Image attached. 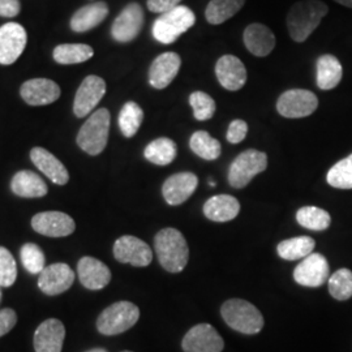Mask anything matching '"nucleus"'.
<instances>
[{"mask_svg": "<svg viewBox=\"0 0 352 352\" xmlns=\"http://www.w3.org/2000/svg\"><path fill=\"white\" fill-rule=\"evenodd\" d=\"M17 278V265L11 252L0 247V287H11Z\"/></svg>", "mask_w": 352, "mask_h": 352, "instance_id": "40", "label": "nucleus"}, {"mask_svg": "<svg viewBox=\"0 0 352 352\" xmlns=\"http://www.w3.org/2000/svg\"><path fill=\"white\" fill-rule=\"evenodd\" d=\"M244 45L254 56H267L276 47V36L273 32L263 24L254 23L247 26L243 34Z\"/></svg>", "mask_w": 352, "mask_h": 352, "instance_id": "23", "label": "nucleus"}, {"mask_svg": "<svg viewBox=\"0 0 352 352\" xmlns=\"http://www.w3.org/2000/svg\"><path fill=\"white\" fill-rule=\"evenodd\" d=\"M221 315L228 327L241 334L253 336L263 330L264 317L250 302L243 299L227 300L221 308Z\"/></svg>", "mask_w": 352, "mask_h": 352, "instance_id": "3", "label": "nucleus"}, {"mask_svg": "<svg viewBox=\"0 0 352 352\" xmlns=\"http://www.w3.org/2000/svg\"><path fill=\"white\" fill-rule=\"evenodd\" d=\"M334 1L340 3V4H342V6H344V7H349V8H352V0H334Z\"/></svg>", "mask_w": 352, "mask_h": 352, "instance_id": "45", "label": "nucleus"}, {"mask_svg": "<svg viewBox=\"0 0 352 352\" xmlns=\"http://www.w3.org/2000/svg\"><path fill=\"white\" fill-rule=\"evenodd\" d=\"M180 1L182 0H148V8L151 12L162 14L179 7Z\"/></svg>", "mask_w": 352, "mask_h": 352, "instance_id": "43", "label": "nucleus"}, {"mask_svg": "<svg viewBox=\"0 0 352 352\" xmlns=\"http://www.w3.org/2000/svg\"><path fill=\"white\" fill-rule=\"evenodd\" d=\"M30 160L36 164L38 170L50 179L52 183L58 186H64L69 180V174L64 166L55 155L43 148H33L30 151Z\"/></svg>", "mask_w": 352, "mask_h": 352, "instance_id": "24", "label": "nucleus"}, {"mask_svg": "<svg viewBox=\"0 0 352 352\" xmlns=\"http://www.w3.org/2000/svg\"><path fill=\"white\" fill-rule=\"evenodd\" d=\"M318 98L315 93L305 89H291L285 91L277 102L278 113L283 118L300 119L315 113Z\"/></svg>", "mask_w": 352, "mask_h": 352, "instance_id": "8", "label": "nucleus"}, {"mask_svg": "<svg viewBox=\"0 0 352 352\" xmlns=\"http://www.w3.org/2000/svg\"><path fill=\"white\" fill-rule=\"evenodd\" d=\"M144 120V111L136 102H126L119 113V128L126 139L133 138Z\"/></svg>", "mask_w": 352, "mask_h": 352, "instance_id": "34", "label": "nucleus"}, {"mask_svg": "<svg viewBox=\"0 0 352 352\" xmlns=\"http://www.w3.org/2000/svg\"><path fill=\"white\" fill-rule=\"evenodd\" d=\"M109 14V7L104 1L91 3L78 11L71 19V29L77 33H84L100 25Z\"/></svg>", "mask_w": 352, "mask_h": 352, "instance_id": "27", "label": "nucleus"}, {"mask_svg": "<svg viewBox=\"0 0 352 352\" xmlns=\"http://www.w3.org/2000/svg\"><path fill=\"white\" fill-rule=\"evenodd\" d=\"M240 204L234 196L218 195L210 197L204 205V214L213 222H228L238 217Z\"/></svg>", "mask_w": 352, "mask_h": 352, "instance_id": "25", "label": "nucleus"}, {"mask_svg": "<svg viewBox=\"0 0 352 352\" xmlns=\"http://www.w3.org/2000/svg\"><path fill=\"white\" fill-rule=\"evenodd\" d=\"M196 23V16L186 6H179L164 12L155 20L153 25V37L164 45L174 43Z\"/></svg>", "mask_w": 352, "mask_h": 352, "instance_id": "5", "label": "nucleus"}, {"mask_svg": "<svg viewBox=\"0 0 352 352\" xmlns=\"http://www.w3.org/2000/svg\"><path fill=\"white\" fill-rule=\"evenodd\" d=\"M329 292L337 300H349L352 298V272L340 269L329 278Z\"/></svg>", "mask_w": 352, "mask_h": 352, "instance_id": "36", "label": "nucleus"}, {"mask_svg": "<svg viewBox=\"0 0 352 352\" xmlns=\"http://www.w3.org/2000/svg\"><path fill=\"white\" fill-rule=\"evenodd\" d=\"M144 25V11L138 3H131L115 19L111 36L116 42L126 43L138 37Z\"/></svg>", "mask_w": 352, "mask_h": 352, "instance_id": "14", "label": "nucleus"}, {"mask_svg": "<svg viewBox=\"0 0 352 352\" xmlns=\"http://www.w3.org/2000/svg\"><path fill=\"white\" fill-rule=\"evenodd\" d=\"M26 30L17 23H8L0 28V64H13L25 50Z\"/></svg>", "mask_w": 352, "mask_h": 352, "instance_id": "12", "label": "nucleus"}, {"mask_svg": "<svg viewBox=\"0 0 352 352\" xmlns=\"http://www.w3.org/2000/svg\"><path fill=\"white\" fill-rule=\"evenodd\" d=\"M154 248L160 264L168 273H180L188 264L187 240L176 228H164L154 238Z\"/></svg>", "mask_w": 352, "mask_h": 352, "instance_id": "1", "label": "nucleus"}, {"mask_svg": "<svg viewBox=\"0 0 352 352\" xmlns=\"http://www.w3.org/2000/svg\"><path fill=\"white\" fill-rule=\"evenodd\" d=\"M33 230L49 238H63L74 234L75 221L62 212H43L32 218Z\"/></svg>", "mask_w": 352, "mask_h": 352, "instance_id": "15", "label": "nucleus"}, {"mask_svg": "<svg viewBox=\"0 0 352 352\" xmlns=\"http://www.w3.org/2000/svg\"><path fill=\"white\" fill-rule=\"evenodd\" d=\"M77 274L85 289L94 291L104 289L111 280L110 269L94 257H82L77 264Z\"/></svg>", "mask_w": 352, "mask_h": 352, "instance_id": "20", "label": "nucleus"}, {"mask_svg": "<svg viewBox=\"0 0 352 352\" xmlns=\"http://www.w3.org/2000/svg\"><path fill=\"white\" fill-rule=\"evenodd\" d=\"M177 148L175 142L167 138H160L151 141L144 151L145 158L157 166H167L171 164L175 160Z\"/></svg>", "mask_w": 352, "mask_h": 352, "instance_id": "32", "label": "nucleus"}, {"mask_svg": "<svg viewBox=\"0 0 352 352\" xmlns=\"http://www.w3.org/2000/svg\"><path fill=\"white\" fill-rule=\"evenodd\" d=\"M113 257L122 264L144 267L153 261V252L145 241L136 236L126 235L115 241Z\"/></svg>", "mask_w": 352, "mask_h": 352, "instance_id": "10", "label": "nucleus"}, {"mask_svg": "<svg viewBox=\"0 0 352 352\" xmlns=\"http://www.w3.org/2000/svg\"><path fill=\"white\" fill-rule=\"evenodd\" d=\"M110 122L111 116L107 109H100L91 113L78 131L77 145L89 155L101 154L109 141Z\"/></svg>", "mask_w": 352, "mask_h": 352, "instance_id": "4", "label": "nucleus"}, {"mask_svg": "<svg viewBox=\"0 0 352 352\" xmlns=\"http://www.w3.org/2000/svg\"><path fill=\"white\" fill-rule=\"evenodd\" d=\"M94 50L82 43H64L59 45L54 49L52 56L56 63L64 64H78L84 63L93 58Z\"/></svg>", "mask_w": 352, "mask_h": 352, "instance_id": "31", "label": "nucleus"}, {"mask_svg": "<svg viewBox=\"0 0 352 352\" xmlns=\"http://www.w3.org/2000/svg\"><path fill=\"white\" fill-rule=\"evenodd\" d=\"M74 282L75 273L72 272L69 265L58 263L43 269L38 279V287L43 294L55 296L71 289Z\"/></svg>", "mask_w": 352, "mask_h": 352, "instance_id": "16", "label": "nucleus"}, {"mask_svg": "<svg viewBox=\"0 0 352 352\" xmlns=\"http://www.w3.org/2000/svg\"><path fill=\"white\" fill-rule=\"evenodd\" d=\"M199 179L192 173H177L166 179L162 187L164 199L168 205L177 206L187 201L197 188Z\"/></svg>", "mask_w": 352, "mask_h": 352, "instance_id": "19", "label": "nucleus"}, {"mask_svg": "<svg viewBox=\"0 0 352 352\" xmlns=\"http://www.w3.org/2000/svg\"><path fill=\"white\" fill-rule=\"evenodd\" d=\"M189 146L196 155H199L200 158L206 161L217 160L222 153L221 142L212 138L205 131L195 132L189 140Z\"/></svg>", "mask_w": 352, "mask_h": 352, "instance_id": "33", "label": "nucleus"}, {"mask_svg": "<svg viewBox=\"0 0 352 352\" xmlns=\"http://www.w3.org/2000/svg\"><path fill=\"white\" fill-rule=\"evenodd\" d=\"M296 221L300 226L312 231H324L331 223L330 214L316 206H304L299 209L296 213Z\"/></svg>", "mask_w": 352, "mask_h": 352, "instance_id": "35", "label": "nucleus"}, {"mask_svg": "<svg viewBox=\"0 0 352 352\" xmlns=\"http://www.w3.org/2000/svg\"><path fill=\"white\" fill-rule=\"evenodd\" d=\"M21 261L30 274H41L45 269V254L37 244L26 243L21 247Z\"/></svg>", "mask_w": 352, "mask_h": 352, "instance_id": "39", "label": "nucleus"}, {"mask_svg": "<svg viewBox=\"0 0 352 352\" xmlns=\"http://www.w3.org/2000/svg\"><path fill=\"white\" fill-rule=\"evenodd\" d=\"M267 167V155L264 151L248 149L239 154L228 168V183L234 188H244L257 174Z\"/></svg>", "mask_w": 352, "mask_h": 352, "instance_id": "7", "label": "nucleus"}, {"mask_svg": "<svg viewBox=\"0 0 352 352\" xmlns=\"http://www.w3.org/2000/svg\"><path fill=\"white\" fill-rule=\"evenodd\" d=\"M189 104L193 109V115L197 120L200 122H205L213 118L214 113H215V101L213 98L204 93V91H195L190 94L189 97Z\"/></svg>", "mask_w": 352, "mask_h": 352, "instance_id": "38", "label": "nucleus"}, {"mask_svg": "<svg viewBox=\"0 0 352 352\" xmlns=\"http://www.w3.org/2000/svg\"><path fill=\"white\" fill-rule=\"evenodd\" d=\"M106 94V82L98 76L90 75L81 82L76 91L74 113L77 118H84L97 107Z\"/></svg>", "mask_w": 352, "mask_h": 352, "instance_id": "11", "label": "nucleus"}, {"mask_svg": "<svg viewBox=\"0 0 352 352\" xmlns=\"http://www.w3.org/2000/svg\"><path fill=\"white\" fill-rule=\"evenodd\" d=\"M182 59L176 52H164L154 59L149 69V82L155 89L167 88L179 74Z\"/></svg>", "mask_w": 352, "mask_h": 352, "instance_id": "21", "label": "nucleus"}, {"mask_svg": "<svg viewBox=\"0 0 352 352\" xmlns=\"http://www.w3.org/2000/svg\"><path fill=\"white\" fill-rule=\"evenodd\" d=\"M215 75L219 84L230 91L240 90L247 82L245 65L234 55H225L218 59Z\"/></svg>", "mask_w": 352, "mask_h": 352, "instance_id": "18", "label": "nucleus"}, {"mask_svg": "<svg viewBox=\"0 0 352 352\" xmlns=\"http://www.w3.org/2000/svg\"><path fill=\"white\" fill-rule=\"evenodd\" d=\"M13 193L23 199H38L47 195L49 188L46 183L33 171H19L11 182Z\"/></svg>", "mask_w": 352, "mask_h": 352, "instance_id": "26", "label": "nucleus"}, {"mask_svg": "<svg viewBox=\"0 0 352 352\" xmlns=\"http://www.w3.org/2000/svg\"><path fill=\"white\" fill-rule=\"evenodd\" d=\"M123 352H132V351H123Z\"/></svg>", "mask_w": 352, "mask_h": 352, "instance_id": "48", "label": "nucleus"}, {"mask_svg": "<svg viewBox=\"0 0 352 352\" xmlns=\"http://www.w3.org/2000/svg\"><path fill=\"white\" fill-rule=\"evenodd\" d=\"M244 3L245 0H210L205 11V17L209 24H223L239 12Z\"/></svg>", "mask_w": 352, "mask_h": 352, "instance_id": "30", "label": "nucleus"}, {"mask_svg": "<svg viewBox=\"0 0 352 352\" xmlns=\"http://www.w3.org/2000/svg\"><path fill=\"white\" fill-rule=\"evenodd\" d=\"M65 329L63 322L50 318L42 322L34 333L36 352H62Z\"/></svg>", "mask_w": 352, "mask_h": 352, "instance_id": "22", "label": "nucleus"}, {"mask_svg": "<svg viewBox=\"0 0 352 352\" xmlns=\"http://www.w3.org/2000/svg\"><path fill=\"white\" fill-rule=\"evenodd\" d=\"M329 12L321 0H302L295 3L287 14L289 37L295 42H304L315 32Z\"/></svg>", "mask_w": 352, "mask_h": 352, "instance_id": "2", "label": "nucleus"}, {"mask_svg": "<svg viewBox=\"0 0 352 352\" xmlns=\"http://www.w3.org/2000/svg\"><path fill=\"white\" fill-rule=\"evenodd\" d=\"M316 241L309 236H298L292 239L283 240L278 244L279 257L287 261L302 260L315 251Z\"/></svg>", "mask_w": 352, "mask_h": 352, "instance_id": "29", "label": "nucleus"}, {"mask_svg": "<svg viewBox=\"0 0 352 352\" xmlns=\"http://www.w3.org/2000/svg\"><path fill=\"white\" fill-rule=\"evenodd\" d=\"M184 352H222L225 342L219 333L209 324H199L189 329L182 340Z\"/></svg>", "mask_w": 352, "mask_h": 352, "instance_id": "9", "label": "nucleus"}, {"mask_svg": "<svg viewBox=\"0 0 352 352\" xmlns=\"http://www.w3.org/2000/svg\"><path fill=\"white\" fill-rule=\"evenodd\" d=\"M21 4L19 0H0V16L14 17L20 13Z\"/></svg>", "mask_w": 352, "mask_h": 352, "instance_id": "44", "label": "nucleus"}, {"mask_svg": "<svg viewBox=\"0 0 352 352\" xmlns=\"http://www.w3.org/2000/svg\"><path fill=\"white\" fill-rule=\"evenodd\" d=\"M0 300H1V291H0Z\"/></svg>", "mask_w": 352, "mask_h": 352, "instance_id": "47", "label": "nucleus"}, {"mask_svg": "<svg viewBox=\"0 0 352 352\" xmlns=\"http://www.w3.org/2000/svg\"><path fill=\"white\" fill-rule=\"evenodd\" d=\"M59 85L47 78L28 80L20 89L21 98L30 106H46L60 97Z\"/></svg>", "mask_w": 352, "mask_h": 352, "instance_id": "17", "label": "nucleus"}, {"mask_svg": "<svg viewBox=\"0 0 352 352\" xmlns=\"http://www.w3.org/2000/svg\"><path fill=\"white\" fill-rule=\"evenodd\" d=\"M140 309L131 302H113L102 312L97 320V329L103 336H118L139 321Z\"/></svg>", "mask_w": 352, "mask_h": 352, "instance_id": "6", "label": "nucleus"}, {"mask_svg": "<svg viewBox=\"0 0 352 352\" xmlns=\"http://www.w3.org/2000/svg\"><path fill=\"white\" fill-rule=\"evenodd\" d=\"M317 76L316 82L321 90H331L337 88L343 77V68L340 60L330 54L321 55L316 64Z\"/></svg>", "mask_w": 352, "mask_h": 352, "instance_id": "28", "label": "nucleus"}, {"mask_svg": "<svg viewBox=\"0 0 352 352\" xmlns=\"http://www.w3.org/2000/svg\"><path fill=\"white\" fill-rule=\"evenodd\" d=\"M327 180L334 188L352 189V154L329 170Z\"/></svg>", "mask_w": 352, "mask_h": 352, "instance_id": "37", "label": "nucleus"}, {"mask_svg": "<svg viewBox=\"0 0 352 352\" xmlns=\"http://www.w3.org/2000/svg\"><path fill=\"white\" fill-rule=\"evenodd\" d=\"M327 260L320 253H311L294 270L296 283L305 287H320L329 279Z\"/></svg>", "mask_w": 352, "mask_h": 352, "instance_id": "13", "label": "nucleus"}, {"mask_svg": "<svg viewBox=\"0 0 352 352\" xmlns=\"http://www.w3.org/2000/svg\"><path fill=\"white\" fill-rule=\"evenodd\" d=\"M248 133V124L244 120H232L227 131V141L231 144H239Z\"/></svg>", "mask_w": 352, "mask_h": 352, "instance_id": "41", "label": "nucleus"}, {"mask_svg": "<svg viewBox=\"0 0 352 352\" xmlns=\"http://www.w3.org/2000/svg\"><path fill=\"white\" fill-rule=\"evenodd\" d=\"M17 322V315L11 308H4L0 311V337L6 336L12 330Z\"/></svg>", "mask_w": 352, "mask_h": 352, "instance_id": "42", "label": "nucleus"}, {"mask_svg": "<svg viewBox=\"0 0 352 352\" xmlns=\"http://www.w3.org/2000/svg\"><path fill=\"white\" fill-rule=\"evenodd\" d=\"M87 352H107L104 349H93V350H89Z\"/></svg>", "mask_w": 352, "mask_h": 352, "instance_id": "46", "label": "nucleus"}]
</instances>
